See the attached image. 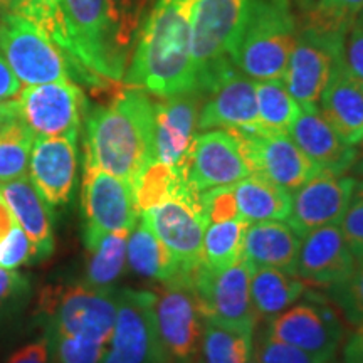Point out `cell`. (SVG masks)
I'll return each mask as SVG.
<instances>
[{
    "label": "cell",
    "instance_id": "8",
    "mask_svg": "<svg viewBox=\"0 0 363 363\" xmlns=\"http://www.w3.org/2000/svg\"><path fill=\"white\" fill-rule=\"evenodd\" d=\"M296 39L291 9L266 12L246 27L233 62L254 81L284 79Z\"/></svg>",
    "mask_w": 363,
    "mask_h": 363
},
{
    "label": "cell",
    "instance_id": "30",
    "mask_svg": "<svg viewBox=\"0 0 363 363\" xmlns=\"http://www.w3.org/2000/svg\"><path fill=\"white\" fill-rule=\"evenodd\" d=\"M254 89H256L261 131H266V133H288L294 120L301 113V106L291 96L284 81H254Z\"/></svg>",
    "mask_w": 363,
    "mask_h": 363
},
{
    "label": "cell",
    "instance_id": "49",
    "mask_svg": "<svg viewBox=\"0 0 363 363\" xmlns=\"http://www.w3.org/2000/svg\"><path fill=\"white\" fill-rule=\"evenodd\" d=\"M246 363H259V358H257V353L252 352V355L249 357V360Z\"/></svg>",
    "mask_w": 363,
    "mask_h": 363
},
{
    "label": "cell",
    "instance_id": "31",
    "mask_svg": "<svg viewBox=\"0 0 363 363\" xmlns=\"http://www.w3.org/2000/svg\"><path fill=\"white\" fill-rule=\"evenodd\" d=\"M249 222L233 219L207 224L202 242V262L214 269L233 266L244 259V238Z\"/></svg>",
    "mask_w": 363,
    "mask_h": 363
},
{
    "label": "cell",
    "instance_id": "11",
    "mask_svg": "<svg viewBox=\"0 0 363 363\" xmlns=\"http://www.w3.org/2000/svg\"><path fill=\"white\" fill-rule=\"evenodd\" d=\"M153 303V291H118L115 328L103 363H170L158 340Z\"/></svg>",
    "mask_w": 363,
    "mask_h": 363
},
{
    "label": "cell",
    "instance_id": "36",
    "mask_svg": "<svg viewBox=\"0 0 363 363\" xmlns=\"http://www.w3.org/2000/svg\"><path fill=\"white\" fill-rule=\"evenodd\" d=\"M187 185L182 177L162 162H152L133 185L136 207L140 214L174 195L180 187Z\"/></svg>",
    "mask_w": 363,
    "mask_h": 363
},
{
    "label": "cell",
    "instance_id": "40",
    "mask_svg": "<svg viewBox=\"0 0 363 363\" xmlns=\"http://www.w3.org/2000/svg\"><path fill=\"white\" fill-rule=\"evenodd\" d=\"M340 65L363 89V21L360 17L345 34L340 51Z\"/></svg>",
    "mask_w": 363,
    "mask_h": 363
},
{
    "label": "cell",
    "instance_id": "4",
    "mask_svg": "<svg viewBox=\"0 0 363 363\" xmlns=\"http://www.w3.org/2000/svg\"><path fill=\"white\" fill-rule=\"evenodd\" d=\"M293 0H197L194 12L192 56L199 91H206L233 57L246 27L262 13L291 9Z\"/></svg>",
    "mask_w": 363,
    "mask_h": 363
},
{
    "label": "cell",
    "instance_id": "15",
    "mask_svg": "<svg viewBox=\"0 0 363 363\" xmlns=\"http://www.w3.org/2000/svg\"><path fill=\"white\" fill-rule=\"evenodd\" d=\"M19 120L35 138L79 133L84 94L72 81L26 86L17 94Z\"/></svg>",
    "mask_w": 363,
    "mask_h": 363
},
{
    "label": "cell",
    "instance_id": "1",
    "mask_svg": "<svg viewBox=\"0 0 363 363\" xmlns=\"http://www.w3.org/2000/svg\"><path fill=\"white\" fill-rule=\"evenodd\" d=\"M197 0H157L140 34L125 83L158 98L199 91L192 56Z\"/></svg>",
    "mask_w": 363,
    "mask_h": 363
},
{
    "label": "cell",
    "instance_id": "9",
    "mask_svg": "<svg viewBox=\"0 0 363 363\" xmlns=\"http://www.w3.org/2000/svg\"><path fill=\"white\" fill-rule=\"evenodd\" d=\"M254 266L247 259L214 269L202 262L194 271L192 281L206 321L254 331L257 325L251 303V274Z\"/></svg>",
    "mask_w": 363,
    "mask_h": 363
},
{
    "label": "cell",
    "instance_id": "20",
    "mask_svg": "<svg viewBox=\"0 0 363 363\" xmlns=\"http://www.w3.org/2000/svg\"><path fill=\"white\" fill-rule=\"evenodd\" d=\"M357 189L358 182L353 177L321 172L293 195L288 222L301 235L318 227L340 224Z\"/></svg>",
    "mask_w": 363,
    "mask_h": 363
},
{
    "label": "cell",
    "instance_id": "18",
    "mask_svg": "<svg viewBox=\"0 0 363 363\" xmlns=\"http://www.w3.org/2000/svg\"><path fill=\"white\" fill-rule=\"evenodd\" d=\"M342 44L343 39L323 38L306 29L298 35L283 81L303 110L318 108Z\"/></svg>",
    "mask_w": 363,
    "mask_h": 363
},
{
    "label": "cell",
    "instance_id": "2",
    "mask_svg": "<svg viewBox=\"0 0 363 363\" xmlns=\"http://www.w3.org/2000/svg\"><path fill=\"white\" fill-rule=\"evenodd\" d=\"M84 165L98 167L133 187L155 162V101L147 91H120L108 106H98L86 118Z\"/></svg>",
    "mask_w": 363,
    "mask_h": 363
},
{
    "label": "cell",
    "instance_id": "48",
    "mask_svg": "<svg viewBox=\"0 0 363 363\" xmlns=\"http://www.w3.org/2000/svg\"><path fill=\"white\" fill-rule=\"evenodd\" d=\"M16 120H19V106L16 99L0 101V128Z\"/></svg>",
    "mask_w": 363,
    "mask_h": 363
},
{
    "label": "cell",
    "instance_id": "47",
    "mask_svg": "<svg viewBox=\"0 0 363 363\" xmlns=\"http://www.w3.org/2000/svg\"><path fill=\"white\" fill-rule=\"evenodd\" d=\"M16 224V217H13L11 208H9L6 199L0 194V239L6 238L9 230H11Z\"/></svg>",
    "mask_w": 363,
    "mask_h": 363
},
{
    "label": "cell",
    "instance_id": "22",
    "mask_svg": "<svg viewBox=\"0 0 363 363\" xmlns=\"http://www.w3.org/2000/svg\"><path fill=\"white\" fill-rule=\"evenodd\" d=\"M202 101V91H189L155 103V162L180 169L192 147Z\"/></svg>",
    "mask_w": 363,
    "mask_h": 363
},
{
    "label": "cell",
    "instance_id": "34",
    "mask_svg": "<svg viewBox=\"0 0 363 363\" xmlns=\"http://www.w3.org/2000/svg\"><path fill=\"white\" fill-rule=\"evenodd\" d=\"M35 136L21 120L0 128V184L27 175Z\"/></svg>",
    "mask_w": 363,
    "mask_h": 363
},
{
    "label": "cell",
    "instance_id": "14",
    "mask_svg": "<svg viewBox=\"0 0 363 363\" xmlns=\"http://www.w3.org/2000/svg\"><path fill=\"white\" fill-rule=\"evenodd\" d=\"M194 192L234 185L252 174L239 136L229 130H206L194 136L192 147L175 170Z\"/></svg>",
    "mask_w": 363,
    "mask_h": 363
},
{
    "label": "cell",
    "instance_id": "43",
    "mask_svg": "<svg viewBox=\"0 0 363 363\" xmlns=\"http://www.w3.org/2000/svg\"><path fill=\"white\" fill-rule=\"evenodd\" d=\"M29 291V279L17 269L0 266V310L13 305V301L26 296Z\"/></svg>",
    "mask_w": 363,
    "mask_h": 363
},
{
    "label": "cell",
    "instance_id": "42",
    "mask_svg": "<svg viewBox=\"0 0 363 363\" xmlns=\"http://www.w3.org/2000/svg\"><path fill=\"white\" fill-rule=\"evenodd\" d=\"M256 353L259 363H325L311 353L301 350V348L278 342V340L266 337V335Z\"/></svg>",
    "mask_w": 363,
    "mask_h": 363
},
{
    "label": "cell",
    "instance_id": "46",
    "mask_svg": "<svg viewBox=\"0 0 363 363\" xmlns=\"http://www.w3.org/2000/svg\"><path fill=\"white\" fill-rule=\"evenodd\" d=\"M343 362L363 363V323L355 326L343 347Z\"/></svg>",
    "mask_w": 363,
    "mask_h": 363
},
{
    "label": "cell",
    "instance_id": "25",
    "mask_svg": "<svg viewBox=\"0 0 363 363\" xmlns=\"http://www.w3.org/2000/svg\"><path fill=\"white\" fill-rule=\"evenodd\" d=\"M318 110L345 143L350 147L363 143V89L345 72L340 56Z\"/></svg>",
    "mask_w": 363,
    "mask_h": 363
},
{
    "label": "cell",
    "instance_id": "37",
    "mask_svg": "<svg viewBox=\"0 0 363 363\" xmlns=\"http://www.w3.org/2000/svg\"><path fill=\"white\" fill-rule=\"evenodd\" d=\"M328 294L348 323L353 326L363 323V257L355 259L350 274L330 288Z\"/></svg>",
    "mask_w": 363,
    "mask_h": 363
},
{
    "label": "cell",
    "instance_id": "38",
    "mask_svg": "<svg viewBox=\"0 0 363 363\" xmlns=\"http://www.w3.org/2000/svg\"><path fill=\"white\" fill-rule=\"evenodd\" d=\"M199 202L207 224L240 219L233 185L216 187L199 194Z\"/></svg>",
    "mask_w": 363,
    "mask_h": 363
},
{
    "label": "cell",
    "instance_id": "45",
    "mask_svg": "<svg viewBox=\"0 0 363 363\" xmlns=\"http://www.w3.org/2000/svg\"><path fill=\"white\" fill-rule=\"evenodd\" d=\"M22 84L13 74L11 67L6 62L2 54H0V101H7V99L16 98L21 93Z\"/></svg>",
    "mask_w": 363,
    "mask_h": 363
},
{
    "label": "cell",
    "instance_id": "24",
    "mask_svg": "<svg viewBox=\"0 0 363 363\" xmlns=\"http://www.w3.org/2000/svg\"><path fill=\"white\" fill-rule=\"evenodd\" d=\"M0 194L6 199L17 224L33 242V261L48 259L54 252L52 208L34 189L29 177L0 184Z\"/></svg>",
    "mask_w": 363,
    "mask_h": 363
},
{
    "label": "cell",
    "instance_id": "50",
    "mask_svg": "<svg viewBox=\"0 0 363 363\" xmlns=\"http://www.w3.org/2000/svg\"><path fill=\"white\" fill-rule=\"evenodd\" d=\"M0 7H11V0H0Z\"/></svg>",
    "mask_w": 363,
    "mask_h": 363
},
{
    "label": "cell",
    "instance_id": "39",
    "mask_svg": "<svg viewBox=\"0 0 363 363\" xmlns=\"http://www.w3.org/2000/svg\"><path fill=\"white\" fill-rule=\"evenodd\" d=\"M340 230H342L345 242L350 247L355 259L363 257V187L353 194V199L345 212L342 220H340Z\"/></svg>",
    "mask_w": 363,
    "mask_h": 363
},
{
    "label": "cell",
    "instance_id": "33",
    "mask_svg": "<svg viewBox=\"0 0 363 363\" xmlns=\"http://www.w3.org/2000/svg\"><path fill=\"white\" fill-rule=\"evenodd\" d=\"M201 363H246L252 355V331L206 321L201 338Z\"/></svg>",
    "mask_w": 363,
    "mask_h": 363
},
{
    "label": "cell",
    "instance_id": "44",
    "mask_svg": "<svg viewBox=\"0 0 363 363\" xmlns=\"http://www.w3.org/2000/svg\"><path fill=\"white\" fill-rule=\"evenodd\" d=\"M6 363H51V350H49L48 335L35 338L34 342L17 348Z\"/></svg>",
    "mask_w": 363,
    "mask_h": 363
},
{
    "label": "cell",
    "instance_id": "28",
    "mask_svg": "<svg viewBox=\"0 0 363 363\" xmlns=\"http://www.w3.org/2000/svg\"><path fill=\"white\" fill-rule=\"evenodd\" d=\"M239 217L254 224L264 220H288L293 208V194L286 192L264 177L251 174L233 185Z\"/></svg>",
    "mask_w": 363,
    "mask_h": 363
},
{
    "label": "cell",
    "instance_id": "23",
    "mask_svg": "<svg viewBox=\"0 0 363 363\" xmlns=\"http://www.w3.org/2000/svg\"><path fill=\"white\" fill-rule=\"evenodd\" d=\"M288 135L318 169L326 174L345 175L358 158L355 147L340 138L318 108H301Z\"/></svg>",
    "mask_w": 363,
    "mask_h": 363
},
{
    "label": "cell",
    "instance_id": "26",
    "mask_svg": "<svg viewBox=\"0 0 363 363\" xmlns=\"http://www.w3.org/2000/svg\"><path fill=\"white\" fill-rule=\"evenodd\" d=\"M303 235L288 220H264L247 225L244 259L254 267H276L293 272Z\"/></svg>",
    "mask_w": 363,
    "mask_h": 363
},
{
    "label": "cell",
    "instance_id": "21",
    "mask_svg": "<svg viewBox=\"0 0 363 363\" xmlns=\"http://www.w3.org/2000/svg\"><path fill=\"white\" fill-rule=\"evenodd\" d=\"M355 257L338 224L318 227L303 235L294 274L316 288H333L350 274Z\"/></svg>",
    "mask_w": 363,
    "mask_h": 363
},
{
    "label": "cell",
    "instance_id": "27",
    "mask_svg": "<svg viewBox=\"0 0 363 363\" xmlns=\"http://www.w3.org/2000/svg\"><path fill=\"white\" fill-rule=\"evenodd\" d=\"M306 283L293 272L276 267H254L251 274V303L256 320H274L306 293Z\"/></svg>",
    "mask_w": 363,
    "mask_h": 363
},
{
    "label": "cell",
    "instance_id": "12",
    "mask_svg": "<svg viewBox=\"0 0 363 363\" xmlns=\"http://www.w3.org/2000/svg\"><path fill=\"white\" fill-rule=\"evenodd\" d=\"M152 227L162 244L180 267L194 272L202 264V242L207 222L203 219L199 194L189 185L140 214Z\"/></svg>",
    "mask_w": 363,
    "mask_h": 363
},
{
    "label": "cell",
    "instance_id": "13",
    "mask_svg": "<svg viewBox=\"0 0 363 363\" xmlns=\"http://www.w3.org/2000/svg\"><path fill=\"white\" fill-rule=\"evenodd\" d=\"M266 337L293 345L330 363L345 338V328L335 308L318 294H308L269 321Z\"/></svg>",
    "mask_w": 363,
    "mask_h": 363
},
{
    "label": "cell",
    "instance_id": "52",
    "mask_svg": "<svg viewBox=\"0 0 363 363\" xmlns=\"http://www.w3.org/2000/svg\"><path fill=\"white\" fill-rule=\"evenodd\" d=\"M343 363H350V362H343Z\"/></svg>",
    "mask_w": 363,
    "mask_h": 363
},
{
    "label": "cell",
    "instance_id": "17",
    "mask_svg": "<svg viewBox=\"0 0 363 363\" xmlns=\"http://www.w3.org/2000/svg\"><path fill=\"white\" fill-rule=\"evenodd\" d=\"M252 174L264 177L286 192L293 194L321 170L308 158L288 133H238Z\"/></svg>",
    "mask_w": 363,
    "mask_h": 363
},
{
    "label": "cell",
    "instance_id": "32",
    "mask_svg": "<svg viewBox=\"0 0 363 363\" xmlns=\"http://www.w3.org/2000/svg\"><path fill=\"white\" fill-rule=\"evenodd\" d=\"M131 230H118L99 239L88 249L86 284L94 288H113L126 264V244Z\"/></svg>",
    "mask_w": 363,
    "mask_h": 363
},
{
    "label": "cell",
    "instance_id": "51",
    "mask_svg": "<svg viewBox=\"0 0 363 363\" xmlns=\"http://www.w3.org/2000/svg\"><path fill=\"white\" fill-rule=\"evenodd\" d=\"M360 19H362V21H363V16H360Z\"/></svg>",
    "mask_w": 363,
    "mask_h": 363
},
{
    "label": "cell",
    "instance_id": "6",
    "mask_svg": "<svg viewBox=\"0 0 363 363\" xmlns=\"http://www.w3.org/2000/svg\"><path fill=\"white\" fill-rule=\"evenodd\" d=\"M192 274L180 272L153 289L158 340L170 363H189L197 357L201 347L206 318Z\"/></svg>",
    "mask_w": 363,
    "mask_h": 363
},
{
    "label": "cell",
    "instance_id": "5",
    "mask_svg": "<svg viewBox=\"0 0 363 363\" xmlns=\"http://www.w3.org/2000/svg\"><path fill=\"white\" fill-rule=\"evenodd\" d=\"M0 54L21 84L74 79L62 49L39 26L13 11L0 17Z\"/></svg>",
    "mask_w": 363,
    "mask_h": 363
},
{
    "label": "cell",
    "instance_id": "10",
    "mask_svg": "<svg viewBox=\"0 0 363 363\" xmlns=\"http://www.w3.org/2000/svg\"><path fill=\"white\" fill-rule=\"evenodd\" d=\"M81 208L86 249L93 247L104 235L131 230L140 219L133 187L120 177L93 165H84Z\"/></svg>",
    "mask_w": 363,
    "mask_h": 363
},
{
    "label": "cell",
    "instance_id": "7",
    "mask_svg": "<svg viewBox=\"0 0 363 363\" xmlns=\"http://www.w3.org/2000/svg\"><path fill=\"white\" fill-rule=\"evenodd\" d=\"M118 291L76 284L48 298L49 326L45 333L110 343L116 321Z\"/></svg>",
    "mask_w": 363,
    "mask_h": 363
},
{
    "label": "cell",
    "instance_id": "35",
    "mask_svg": "<svg viewBox=\"0 0 363 363\" xmlns=\"http://www.w3.org/2000/svg\"><path fill=\"white\" fill-rule=\"evenodd\" d=\"M363 12V0H316L306 30L330 39H343Z\"/></svg>",
    "mask_w": 363,
    "mask_h": 363
},
{
    "label": "cell",
    "instance_id": "29",
    "mask_svg": "<svg viewBox=\"0 0 363 363\" xmlns=\"http://www.w3.org/2000/svg\"><path fill=\"white\" fill-rule=\"evenodd\" d=\"M126 262L135 274L157 283L175 278L180 272H187L182 269L172 252L163 246L162 240L157 238L142 216L128 235Z\"/></svg>",
    "mask_w": 363,
    "mask_h": 363
},
{
    "label": "cell",
    "instance_id": "41",
    "mask_svg": "<svg viewBox=\"0 0 363 363\" xmlns=\"http://www.w3.org/2000/svg\"><path fill=\"white\" fill-rule=\"evenodd\" d=\"M29 261H33V242L21 225L16 224L6 238L0 239V266L17 269Z\"/></svg>",
    "mask_w": 363,
    "mask_h": 363
},
{
    "label": "cell",
    "instance_id": "16",
    "mask_svg": "<svg viewBox=\"0 0 363 363\" xmlns=\"http://www.w3.org/2000/svg\"><path fill=\"white\" fill-rule=\"evenodd\" d=\"M214 128L238 133L261 131L254 79L247 78L235 66L217 76L214 83L203 91L197 130Z\"/></svg>",
    "mask_w": 363,
    "mask_h": 363
},
{
    "label": "cell",
    "instance_id": "19",
    "mask_svg": "<svg viewBox=\"0 0 363 363\" xmlns=\"http://www.w3.org/2000/svg\"><path fill=\"white\" fill-rule=\"evenodd\" d=\"M78 179V135L35 138L29 158V180L51 208L71 201Z\"/></svg>",
    "mask_w": 363,
    "mask_h": 363
},
{
    "label": "cell",
    "instance_id": "3",
    "mask_svg": "<svg viewBox=\"0 0 363 363\" xmlns=\"http://www.w3.org/2000/svg\"><path fill=\"white\" fill-rule=\"evenodd\" d=\"M45 34L62 49L81 83L101 88L125 78L126 54L113 0H57Z\"/></svg>",
    "mask_w": 363,
    "mask_h": 363
}]
</instances>
